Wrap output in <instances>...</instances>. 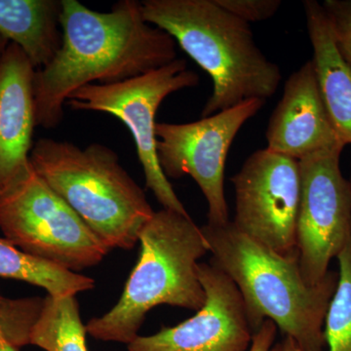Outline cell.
I'll use <instances>...</instances> for the list:
<instances>
[{
    "mask_svg": "<svg viewBox=\"0 0 351 351\" xmlns=\"http://www.w3.org/2000/svg\"><path fill=\"white\" fill-rule=\"evenodd\" d=\"M0 351H19V348L11 345L4 339H0Z\"/></svg>",
    "mask_w": 351,
    "mask_h": 351,
    "instance_id": "cell-24",
    "label": "cell"
},
{
    "mask_svg": "<svg viewBox=\"0 0 351 351\" xmlns=\"http://www.w3.org/2000/svg\"><path fill=\"white\" fill-rule=\"evenodd\" d=\"M230 181L235 193V228L279 255L299 258V161L265 147L252 154Z\"/></svg>",
    "mask_w": 351,
    "mask_h": 351,
    "instance_id": "cell-9",
    "label": "cell"
},
{
    "mask_svg": "<svg viewBox=\"0 0 351 351\" xmlns=\"http://www.w3.org/2000/svg\"><path fill=\"white\" fill-rule=\"evenodd\" d=\"M9 43H9L6 38H4L3 36H0V58H1L2 55H3L4 51H5Z\"/></svg>",
    "mask_w": 351,
    "mask_h": 351,
    "instance_id": "cell-25",
    "label": "cell"
},
{
    "mask_svg": "<svg viewBox=\"0 0 351 351\" xmlns=\"http://www.w3.org/2000/svg\"><path fill=\"white\" fill-rule=\"evenodd\" d=\"M350 182H351V178H350Z\"/></svg>",
    "mask_w": 351,
    "mask_h": 351,
    "instance_id": "cell-26",
    "label": "cell"
},
{
    "mask_svg": "<svg viewBox=\"0 0 351 351\" xmlns=\"http://www.w3.org/2000/svg\"><path fill=\"white\" fill-rule=\"evenodd\" d=\"M138 242L140 257L119 302L85 325L87 334L99 341L128 346L154 307L198 311L206 301L196 269L209 245L191 217L168 209L154 212L138 233Z\"/></svg>",
    "mask_w": 351,
    "mask_h": 351,
    "instance_id": "cell-4",
    "label": "cell"
},
{
    "mask_svg": "<svg viewBox=\"0 0 351 351\" xmlns=\"http://www.w3.org/2000/svg\"><path fill=\"white\" fill-rule=\"evenodd\" d=\"M0 230L27 255L76 274L110 252L32 164L0 193Z\"/></svg>",
    "mask_w": 351,
    "mask_h": 351,
    "instance_id": "cell-6",
    "label": "cell"
},
{
    "mask_svg": "<svg viewBox=\"0 0 351 351\" xmlns=\"http://www.w3.org/2000/svg\"><path fill=\"white\" fill-rule=\"evenodd\" d=\"M265 138L267 149L298 161L345 149L328 114L311 60L286 82Z\"/></svg>",
    "mask_w": 351,
    "mask_h": 351,
    "instance_id": "cell-12",
    "label": "cell"
},
{
    "mask_svg": "<svg viewBox=\"0 0 351 351\" xmlns=\"http://www.w3.org/2000/svg\"><path fill=\"white\" fill-rule=\"evenodd\" d=\"M61 12L58 0H0V36L19 46L38 71L61 47Z\"/></svg>",
    "mask_w": 351,
    "mask_h": 351,
    "instance_id": "cell-15",
    "label": "cell"
},
{
    "mask_svg": "<svg viewBox=\"0 0 351 351\" xmlns=\"http://www.w3.org/2000/svg\"><path fill=\"white\" fill-rule=\"evenodd\" d=\"M321 5L339 52L351 66V0H325Z\"/></svg>",
    "mask_w": 351,
    "mask_h": 351,
    "instance_id": "cell-20",
    "label": "cell"
},
{
    "mask_svg": "<svg viewBox=\"0 0 351 351\" xmlns=\"http://www.w3.org/2000/svg\"><path fill=\"white\" fill-rule=\"evenodd\" d=\"M36 71L19 46L9 43L0 58V193L31 166Z\"/></svg>",
    "mask_w": 351,
    "mask_h": 351,
    "instance_id": "cell-13",
    "label": "cell"
},
{
    "mask_svg": "<svg viewBox=\"0 0 351 351\" xmlns=\"http://www.w3.org/2000/svg\"><path fill=\"white\" fill-rule=\"evenodd\" d=\"M277 328L274 321L267 319L254 332L252 345L249 351H280V343L276 345Z\"/></svg>",
    "mask_w": 351,
    "mask_h": 351,
    "instance_id": "cell-22",
    "label": "cell"
},
{
    "mask_svg": "<svg viewBox=\"0 0 351 351\" xmlns=\"http://www.w3.org/2000/svg\"><path fill=\"white\" fill-rule=\"evenodd\" d=\"M212 263L232 279L243 300L252 331L265 320L294 339L301 351H325V317L339 283L330 270L320 283L307 285L299 258L284 257L237 230L232 221L201 228Z\"/></svg>",
    "mask_w": 351,
    "mask_h": 351,
    "instance_id": "cell-2",
    "label": "cell"
},
{
    "mask_svg": "<svg viewBox=\"0 0 351 351\" xmlns=\"http://www.w3.org/2000/svg\"><path fill=\"white\" fill-rule=\"evenodd\" d=\"M0 277L40 287L52 297H75L95 287L94 279L32 257L0 239Z\"/></svg>",
    "mask_w": 351,
    "mask_h": 351,
    "instance_id": "cell-16",
    "label": "cell"
},
{
    "mask_svg": "<svg viewBox=\"0 0 351 351\" xmlns=\"http://www.w3.org/2000/svg\"><path fill=\"white\" fill-rule=\"evenodd\" d=\"M142 8L145 21L172 36L211 77L202 117L276 93L280 68L258 47L250 25L215 0H145Z\"/></svg>",
    "mask_w": 351,
    "mask_h": 351,
    "instance_id": "cell-3",
    "label": "cell"
},
{
    "mask_svg": "<svg viewBox=\"0 0 351 351\" xmlns=\"http://www.w3.org/2000/svg\"><path fill=\"white\" fill-rule=\"evenodd\" d=\"M341 152L300 160L301 200L298 213V255L307 285L320 283L332 258L351 235V182L341 174Z\"/></svg>",
    "mask_w": 351,
    "mask_h": 351,
    "instance_id": "cell-10",
    "label": "cell"
},
{
    "mask_svg": "<svg viewBox=\"0 0 351 351\" xmlns=\"http://www.w3.org/2000/svg\"><path fill=\"white\" fill-rule=\"evenodd\" d=\"M280 351H301L299 346L295 343L294 339L290 337H286L280 343Z\"/></svg>",
    "mask_w": 351,
    "mask_h": 351,
    "instance_id": "cell-23",
    "label": "cell"
},
{
    "mask_svg": "<svg viewBox=\"0 0 351 351\" xmlns=\"http://www.w3.org/2000/svg\"><path fill=\"white\" fill-rule=\"evenodd\" d=\"M223 10L247 24L263 22L274 17L282 2L280 0H215Z\"/></svg>",
    "mask_w": 351,
    "mask_h": 351,
    "instance_id": "cell-21",
    "label": "cell"
},
{
    "mask_svg": "<svg viewBox=\"0 0 351 351\" xmlns=\"http://www.w3.org/2000/svg\"><path fill=\"white\" fill-rule=\"evenodd\" d=\"M43 302L40 298L8 300L0 295V339L18 348L29 345Z\"/></svg>",
    "mask_w": 351,
    "mask_h": 351,
    "instance_id": "cell-19",
    "label": "cell"
},
{
    "mask_svg": "<svg viewBox=\"0 0 351 351\" xmlns=\"http://www.w3.org/2000/svg\"><path fill=\"white\" fill-rule=\"evenodd\" d=\"M313 62L321 96L343 145H351V66L339 52L319 2H304Z\"/></svg>",
    "mask_w": 351,
    "mask_h": 351,
    "instance_id": "cell-14",
    "label": "cell"
},
{
    "mask_svg": "<svg viewBox=\"0 0 351 351\" xmlns=\"http://www.w3.org/2000/svg\"><path fill=\"white\" fill-rule=\"evenodd\" d=\"M86 335L75 297L47 295L32 328L29 345L45 351H88Z\"/></svg>",
    "mask_w": 351,
    "mask_h": 351,
    "instance_id": "cell-17",
    "label": "cell"
},
{
    "mask_svg": "<svg viewBox=\"0 0 351 351\" xmlns=\"http://www.w3.org/2000/svg\"><path fill=\"white\" fill-rule=\"evenodd\" d=\"M265 101L254 99L189 123L157 122L156 152L166 178L189 175L198 184L208 204V225L230 223L225 195L228 152L242 126L255 117Z\"/></svg>",
    "mask_w": 351,
    "mask_h": 351,
    "instance_id": "cell-8",
    "label": "cell"
},
{
    "mask_svg": "<svg viewBox=\"0 0 351 351\" xmlns=\"http://www.w3.org/2000/svg\"><path fill=\"white\" fill-rule=\"evenodd\" d=\"M206 301L195 315L151 336H138L128 351H249L254 332L239 289L213 263H198Z\"/></svg>",
    "mask_w": 351,
    "mask_h": 351,
    "instance_id": "cell-11",
    "label": "cell"
},
{
    "mask_svg": "<svg viewBox=\"0 0 351 351\" xmlns=\"http://www.w3.org/2000/svg\"><path fill=\"white\" fill-rule=\"evenodd\" d=\"M199 76L188 69L186 60L175 61L123 82L88 84L73 92L66 105L75 110L108 113L119 119L131 132L138 161L145 173V186L163 209L189 216L164 175L157 158L156 112L169 95L195 87Z\"/></svg>",
    "mask_w": 351,
    "mask_h": 351,
    "instance_id": "cell-7",
    "label": "cell"
},
{
    "mask_svg": "<svg viewBox=\"0 0 351 351\" xmlns=\"http://www.w3.org/2000/svg\"><path fill=\"white\" fill-rule=\"evenodd\" d=\"M339 261V283L325 317L329 351H351V235Z\"/></svg>",
    "mask_w": 351,
    "mask_h": 351,
    "instance_id": "cell-18",
    "label": "cell"
},
{
    "mask_svg": "<svg viewBox=\"0 0 351 351\" xmlns=\"http://www.w3.org/2000/svg\"><path fill=\"white\" fill-rule=\"evenodd\" d=\"M29 160L39 177L108 250H130L154 211L144 191L107 145L85 149L49 138L34 143Z\"/></svg>",
    "mask_w": 351,
    "mask_h": 351,
    "instance_id": "cell-5",
    "label": "cell"
},
{
    "mask_svg": "<svg viewBox=\"0 0 351 351\" xmlns=\"http://www.w3.org/2000/svg\"><path fill=\"white\" fill-rule=\"evenodd\" d=\"M62 45L34 73L36 126L56 128L69 97L85 85L112 84L177 59L176 41L145 21L142 2L121 0L110 12L62 0Z\"/></svg>",
    "mask_w": 351,
    "mask_h": 351,
    "instance_id": "cell-1",
    "label": "cell"
}]
</instances>
